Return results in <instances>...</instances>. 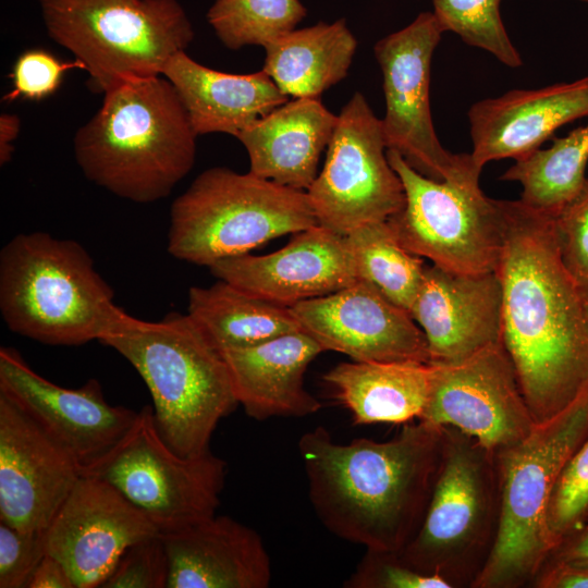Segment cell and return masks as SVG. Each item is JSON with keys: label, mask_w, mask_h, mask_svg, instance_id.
<instances>
[{"label": "cell", "mask_w": 588, "mask_h": 588, "mask_svg": "<svg viewBox=\"0 0 588 588\" xmlns=\"http://www.w3.org/2000/svg\"><path fill=\"white\" fill-rule=\"evenodd\" d=\"M0 392L65 449L83 475L113 451L138 415L131 408L110 405L95 379L78 389L51 382L11 347L0 350Z\"/></svg>", "instance_id": "15"}, {"label": "cell", "mask_w": 588, "mask_h": 588, "mask_svg": "<svg viewBox=\"0 0 588 588\" xmlns=\"http://www.w3.org/2000/svg\"><path fill=\"white\" fill-rule=\"evenodd\" d=\"M197 136L174 86L158 75L107 90L73 147L89 181L148 204L166 198L192 170Z\"/></svg>", "instance_id": "3"}, {"label": "cell", "mask_w": 588, "mask_h": 588, "mask_svg": "<svg viewBox=\"0 0 588 588\" xmlns=\"http://www.w3.org/2000/svg\"><path fill=\"white\" fill-rule=\"evenodd\" d=\"M432 366L420 420L453 427L494 453L519 442L536 426L502 341L460 362Z\"/></svg>", "instance_id": "14"}, {"label": "cell", "mask_w": 588, "mask_h": 588, "mask_svg": "<svg viewBox=\"0 0 588 588\" xmlns=\"http://www.w3.org/2000/svg\"><path fill=\"white\" fill-rule=\"evenodd\" d=\"M169 558L161 534L131 544L101 588H167Z\"/></svg>", "instance_id": "35"}, {"label": "cell", "mask_w": 588, "mask_h": 588, "mask_svg": "<svg viewBox=\"0 0 588 588\" xmlns=\"http://www.w3.org/2000/svg\"><path fill=\"white\" fill-rule=\"evenodd\" d=\"M588 516V437L564 467L553 492L548 525L555 547Z\"/></svg>", "instance_id": "33"}, {"label": "cell", "mask_w": 588, "mask_h": 588, "mask_svg": "<svg viewBox=\"0 0 588 588\" xmlns=\"http://www.w3.org/2000/svg\"><path fill=\"white\" fill-rule=\"evenodd\" d=\"M444 33L433 12L388 35L373 51L382 72L387 150L399 152L420 174L436 181L479 182L470 154H452L434 131L429 99L433 52Z\"/></svg>", "instance_id": "12"}, {"label": "cell", "mask_w": 588, "mask_h": 588, "mask_svg": "<svg viewBox=\"0 0 588 588\" xmlns=\"http://www.w3.org/2000/svg\"><path fill=\"white\" fill-rule=\"evenodd\" d=\"M113 297L74 240L20 233L0 252V311L14 333L59 346L101 341L133 318Z\"/></svg>", "instance_id": "4"}, {"label": "cell", "mask_w": 588, "mask_h": 588, "mask_svg": "<svg viewBox=\"0 0 588 588\" xmlns=\"http://www.w3.org/2000/svg\"><path fill=\"white\" fill-rule=\"evenodd\" d=\"M306 14L299 0H216L207 20L221 42L236 50L266 47L295 29Z\"/></svg>", "instance_id": "31"}, {"label": "cell", "mask_w": 588, "mask_h": 588, "mask_svg": "<svg viewBox=\"0 0 588 588\" xmlns=\"http://www.w3.org/2000/svg\"><path fill=\"white\" fill-rule=\"evenodd\" d=\"M158 534L112 485L83 475L42 535L46 553L65 566L75 588H96L131 544Z\"/></svg>", "instance_id": "16"}, {"label": "cell", "mask_w": 588, "mask_h": 588, "mask_svg": "<svg viewBox=\"0 0 588 588\" xmlns=\"http://www.w3.org/2000/svg\"><path fill=\"white\" fill-rule=\"evenodd\" d=\"M322 170L306 191L319 225L345 236L385 221L405 204L401 179L387 157L381 119L360 93L343 107Z\"/></svg>", "instance_id": "13"}, {"label": "cell", "mask_w": 588, "mask_h": 588, "mask_svg": "<svg viewBox=\"0 0 588 588\" xmlns=\"http://www.w3.org/2000/svg\"><path fill=\"white\" fill-rule=\"evenodd\" d=\"M587 163L588 123L515 160L500 179L520 184L525 205L554 215L583 186Z\"/></svg>", "instance_id": "29"}, {"label": "cell", "mask_w": 588, "mask_h": 588, "mask_svg": "<svg viewBox=\"0 0 588 588\" xmlns=\"http://www.w3.org/2000/svg\"><path fill=\"white\" fill-rule=\"evenodd\" d=\"M586 523H588V516H587V519H586L585 524H586Z\"/></svg>", "instance_id": "46"}, {"label": "cell", "mask_w": 588, "mask_h": 588, "mask_svg": "<svg viewBox=\"0 0 588 588\" xmlns=\"http://www.w3.org/2000/svg\"><path fill=\"white\" fill-rule=\"evenodd\" d=\"M537 588H588V565L547 563L536 576Z\"/></svg>", "instance_id": "39"}, {"label": "cell", "mask_w": 588, "mask_h": 588, "mask_svg": "<svg viewBox=\"0 0 588 588\" xmlns=\"http://www.w3.org/2000/svg\"><path fill=\"white\" fill-rule=\"evenodd\" d=\"M501 341L536 424L588 387V316L583 290L560 253L553 215L502 200Z\"/></svg>", "instance_id": "1"}, {"label": "cell", "mask_w": 588, "mask_h": 588, "mask_svg": "<svg viewBox=\"0 0 588 588\" xmlns=\"http://www.w3.org/2000/svg\"><path fill=\"white\" fill-rule=\"evenodd\" d=\"M346 588H453L439 575L411 566L400 552L366 549L353 574L344 581Z\"/></svg>", "instance_id": "34"}, {"label": "cell", "mask_w": 588, "mask_h": 588, "mask_svg": "<svg viewBox=\"0 0 588 588\" xmlns=\"http://www.w3.org/2000/svg\"><path fill=\"white\" fill-rule=\"evenodd\" d=\"M583 296H584L586 313H587V316H588V293L583 292Z\"/></svg>", "instance_id": "43"}, {"label": "cell", "mask_w": 588, "mask_h": 588, "mask_svg": "<svg viewBox=\"0 0 588 588\" xmlns=\"http://www.w3.org/2000/svg\"><path fill=\"white\" fill-rule=\"evenodd\" d=\"M99 342L139 373L152 397L156 428L174 453L196 457L210 451L218 422L238 403L221 352L187 314L159 321L133 317Z\"/></svg>", "instance_id": "5"}, {"label": "cell", "mask_w": 588, "mask_h": 588, "mask_svg": "<svg viewBox=\"0 0 588 588\" xmlns=\"http://www.w3.org/2000/svg\"><path fill=\"white\" fill-rule=\"evenodd\" d=\"M21 120L15 114L3 113L0 117V162L8 163L13 155V142L19 135Z\"/></svg>", "instance_id": "42"}, {"label": "cell", "mask_w": 588, "mask_h": 588, "mask_svg": "<svg viewBox=\"0 0 588 588\" xmlns=\"http://www.w3.org/2000/svg\"><path fill=\"white\" fill-rule=\"evenodd\" d=\"M338 115L319 98H295L242 132L236 138L249 158V172L280 185L307 191L318 175L319 158Z\"/></svg>", "instance_id": "25"}, {"label": "cell", "mask_w": 588, "mask_h": 588, "mask_svg": "<svg viewBox=\"0 0 588 588\" xmlns=\"http://www.w3.org/2000/svg\"><path fill=\"white\" fill-rule=\"evenodd\" d=\"M432 372L430 363L353 360L336 365L323 379L355 425L406 424L421 417Z\"/></svg>", "instance_id": "26"}, {"label": "cell", "mask_w": 588, "mask_h": 588, "mask_svg": "<svg viewBox=\"0 0 588 588\" xmlns=\"http://www.w3.org/2000/svg\"><path fill=\"white\" fill-rule=\"evenodd\" d=\"M433 14L444 32L488 51L509 68H519L523 59L511 41L500 15L501 0H432Z\"/></svg>", "instance_id": "32"}, {"label": "cell", "mask_w": 588, "mask_h": 588, "mask_svg": "<svg viewBox=\"0 0 588 588\" xmlns=\"http://www.w3.org/2000/svg\"><path fill=\"white\" fill-rule=\"evenodd\" d=\"M82 476L73 456L0 392V520L44 532Z\"/></svg>", "instance_id": "18"}, {"label": "cell", "mask_w": 588, "mask_h": 588, "mask_svg": "<svg viewBox=\"0 0 588 588\" xmlns=\"http://www.w3.org/2000/svg\"><path fill=\"white\" fill-rule=\"evenodd\" d=\"M289 308L323 352L355 362L430 363L426 336L411 314L364 280Z\"/></svg>", "instance_id": "17"}, {"label": "cell", "mask_w": 588, "mask_h": 588, "mask_svg": "<svg viewBox=\"0 0 588 588\" xmlns=\"http://www.w3.org/2000/svg\"><path fill=\"white\" fill-rule=\"evenodd\" d=\"M161 536L170 566L167 588L269 587L271 564L261 537L229 516Z\"/></svg>", "instance_id": "22"}, {"label": "cell", "mask_w": 588, "mask_h": 588, "mask_svg": "<svg viewBox=\"0 0 588 588\" xmlns=\"http://www.w3.org/2000/svg\"><path fill=\"white\" fill-rule=\"evenodd\" d=\"M323 350L304 331L261 344L221 351L238 404L254 419L305 417L321 408L304 385L308 365Z\"/></svg>", "instance_id": "23"}, {"label": "cell", "mask_w": 588, "mask_h": 588, "mask_svg": "<svg viewBox=\"0 0 588 588\" xmlns=\"http://www.w3.org/2000/svg\"><path fill=\"white\" fill-rule=\"evenodd\" d=\"M187 315L220 352L302 331L289 307L256 297L223 280L207 287L192 286Z\"/></svg>", "instance_id": "28"}, {"label": "cell", "mask_w": 588, "mask_h": 588, "mask_svg": "<svg viewBox=\"0 0 588 588\" xmlns=\"http://www.w3.org/2000/svg\"><path fill=\"white\" fill-rule=\"evenodd\" d=\"M579 1H583V2H587V3H588V0H579Z\"/></svg>", "instance_id": "44"}, {"label": "cell", "mask_w": 588, "mask_h": 588, "mask_svg": "<svg viewBox=\"0 0 588 588\" xmlns=\"http://www.w3.org/2000/svg\"><path fill=\"white\" fill-rule=\"evenodd\" d=\"M209 269L219 280L284 307L359 281L344 236L319 224L295 233L274 253L229 257Z\"/></svg>", "instance_id": "19"}, {"label": "cell", "mask_w": 588, "mask_h": 588, "mask_svg": "<svg viewBox=\"0 0 588 588\" xmlns=\"http://www.w3.org/2000/svg\"><path fill=\"white\" fill-rule=\"evenodd\" d=\"M161 75L179 94L197 135L226 133L237 137L289 100L264 71L230 74L174 53Z\"/></svg>", "instance_id": "24"}, {"label": "cell", "mask_w": 588, "mask_h": 588, "mask_svg": "<svg viewBox=\"0 0 588 588\" xmlns=\"http://www.w3.org/2000/svg\"><path fill=\"white\" fill-rule=\"evenodd\" d=\"M82 69L78 61L62 62L44 49H29L15 61L10 77L12 90L4 100L16 98L41 100L53 94L60 86L69 69Z\"/></svg>", "instance_id": "37"}, {"label": "cell", "mask_w": 588, "mask_h": 588, "mask_svg": "<svg viewBox=\"0 0 588 588\" xmlns=\"http://www.w3.org/2000/svg\"><path fill=\"white\" fill-rule=\"evenodd\" d=\"M502 289L497 272L468 274L426 265L409 314L431 364L460 362L501 342Z\"/></svg>", "instance_id": "20"}, {"label": "cell", "mask_w": 588, "mask_h": 588, "mask_svg": "<svg viewBox=\"0 0 588 588\" xmlns=\"http://www.w3.org/2000/svg\"><path fill=\"white\" fill-rule=\"evenodd\" d=\"M48 35L88 73L95 91L161 75L194 39L177 0H40Z\"/></svg>", "instance_id": "8"}, {"label": "cell", "mask_w": 588, "mask_h": 588, "mask_svg": "<svg viewBox=\"0 0 588 588\" xmlns=\"http://www.w3.org/2000/svg\"><path fill=\"white\" fill-rule=\"evenodd\" d=\"M583 292L588 293V289H587V290H584Z\"/></svg>", "instance_id": "45"}, {"label": "cell", "mask_w": 588, "mask_h": 588, "mask_svg": "<svg viewBox=\"0 0 588 588\" xmlns=\"http://www.w3.org/2000/svg\"><path fill=\"white\" fill-rule=\"evenodd\" d=\"M84 475L112 485L160 531L183 529L216 515L225 462L206 452L174 453L160 437L151 406H144L122 441Z\"/></svg>", "instance_id": "11"}, {"label": "cell", "mask_w": 588, "mask_h": 588, "mask_svg": "<svg viewBox=\"0 0 588 588\" xmlns=\"http://www.w3.org/2000/svg\"><path fill=\"white\" fill-rule=\"evenodd\" d=\"M344 241L358 279L409 313L424 279L422 258L400 244L387 220L358 226Z\"/></svg>", "instance_id": "30"}, {"label": "cell", "mask_w": 588, "mask_h": 588, "mask_svg": "<svg viewBox=\"0 0 588 588\" xmlns=\"http://www.w3.org/2000/svg\"><path fill=\"white\" fill-rule=\"evenodd\" d=\"M402 181L405 204L387 221L400 244L442 269L468 274L495 272L504 244L501 199L479 182L436 181L387 150Z\"/></svg>", "instance_id": "10"}, {"label": "cell", "mask_w": 588, "mask_h": 588, "mask_svg": "<svg viewBox=\"0 0 588 588\" xmlns=\"http://www.w3.org/2000/svg\"><path fill=\"white\" fill-rule=\"evenodd\" d=\"M588 117V75L539 89H513L468 110L470 158L482 170L493 160L520 159L566 123Z\"/></svg>", "instance_id": "21"}, {"label": "cell", "mask_w": 588, "mask_h": 588, "mask_svg": "<svg viewBox=\"0 0 588 588\" xmlns=\"http://www.w3.org/2000/svg\"><path fill=\"white\" fill-rule=\"evenodd\" d=\"M264 48L262 70L284 95L319 98L347 75L357 40L342 19L293 29Z\"/></svg>", "instance_id": "27"}, {"label": "cell", "mask_w": 588, "mask_h": 588, "mask_svg": "<svg viewBox=\"0 0 588 588\" xmlns=\"http://www.w3.org/2000/svg\"><path fill=\"white\" fill-rule=\"evenodd\" d=\"M562 260L584 291L588 289V177L554 215Z\"/></svg>", "instance_id": "36"}, {"label": "cell", "mask_w": 588, "mask_h": 588, "mask_svg": "<svg viewBox=\"0 0 588 588\" xmlns=\"http://www.w3.org/2000/svg\"><path fill=\"white\" fill-rule=\"evenodd\" d=\"M547 563L588 565V523L566 536L550 553Z\"/></svg>", "instance_id": "40"}, {"label": "cell", "mask_w": 588, "mask_h": 588, "mask_svg": "<svg viewBox=\"0 0 588 588\" xmlns=\"http://www.w3.org/2000/svg\"><path fill=\"white\" fill-rule=\"evenodd\" d=\"M317 224L306 191L249 171L210 168L172 203L168 252L179 260L209 268Z\"/></svg>", "instance_id": "7"}, {"label": "cell", "mask_w": 588, "mask_h": 588, "mask_svg": "<svg viewBox=\"0 0 588 588\" xmlns=\"http://www.w3.org/2000/svg\"><path fill=\"white\" fill-rule=\"evenodd\" d=\"M444 427L418 419L394 438L334 442L322 426L298 441L323 526L366 549L401 552L418 531L439 471Z\"/></svg>", "instance_id": "2"}, {"label": "cell", "mask_w": 588, "mask_h": 588, "mask_svg": "<svg viewBox=\"0 0 588 588\" xmlns=\"http://www.w3.org/2000/svg\"><path fill=\"white\" fill-rule=\"evenodd\" d=\"M26 588H75V585L65 566L46 553L34 569Z\"/></svg>", "instance_id": "41"}, {"label": "cell", "mask_w": 588, "mask_h": 588, "mask_svg": "<svg viewBox=\"0 0 588 588\" xmlns=\"http://www.w3.org/2000/svg\"><path fill=\"white\" fill-rule=\"evenodd\" d=\"M42 534L21 530L0 520V588H26L46 554Z\"/></svg>", "instance_id": "38"}, {"label": "cell", "mask_w": 588, "mask_h": 588, "mask_svg": "<svg viewBox=\"0 0 588 588\" xmlns=\"http://www.w3.org/2000/svg\"><path fill=\"white\" fill-rule=\"evenodd\" d=\"M588 437V387L561 413L495 453L500 516L492 552L471 588L532 584L555 544L550 502L569 458Z\"/></svg>", "instance_id": "6"}, {"label": "cell", "mask_w": 588, "mask_h": 588, "mask_svg": "<svg viewBox=\"0 0 588 588\" xmlns=\"http://www.w3.org/2000/svg\"><path fill=\"white\" fill-rule=\"evenodd\" d=\"M495 453L444 427L442 457L429 503L414 538L400 552L414 568L470 587L492 552L499 527Z\"/></svg>", "instance_id": "9"}]
</instances>
